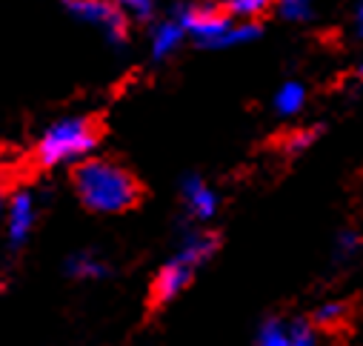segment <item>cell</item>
Masks as SVG:
<instances>
[{"label":"cell","instance_id":"15","mask_svg":"<svg viewBox=\"0 0 363 346\" xmlns=\"http://www.w3.org/2000/svg\"><path fill=\"white\" fill-rule=\"evenodd\" d=\"M118 6L126 12L129 21L135 23H152L157 12V0H118Z\"/></svg>","mask_w":363,"mask_h":346},{"label":"cell","instance_id":"6","mask_svg":"<svg viewBox=\"0 0 363 346\" xmlns=\"http://www.w3.org/2000/svg\"><path fill=\"white\" fill-rule=\"evenodd\" d=\"M35 218H38V206H35L32 192H26V189L12 192L9 212H6V238H9L12 249H21L26 243V238L35 226Z\"/></svg>","mask_w":363,"mask_h":346},{"label":"cell","instance_id":"9","mask_svg":"<svg viewBox=\"0 0 363 346\" xmlns=\"http://www.w3.org/2000/svg\"><path fill=\"white\" fill-rule=\"evenodd\" d=\"M218 235L215 232H206V229H192L184 235V240H180V249H177V261H184L189 267H203L209 257L218 252Z\"/></svg>","mask_w":363,"mask_h":346},{"label":"cell","instance_id":"16","mask_svg":"<svg viewBox=\"0 0 363 346\" xmlns=\"http://www.w3.org/2000/svg\"><path fill=\"white\" fill-rule=\"evenodd\" d=\"M318 135H320V129H295V132H289V135L284 138L281 149H284L286 155H301V152H306V149L318 140Z\"/></svg>","mask_w":363,"mask_h":346},{"label":"cell","instance_id":"8","mask_svg":"<svg viewBox=\"0 0 363 346\" xmlns=\"http://www.w3.org/2000/svg\"><path fill=\"white\" fill-rule=\"evenodd\" d=\"M186 40H189V35H186L184 23H180L177 18L157 21L149 29V55L155 60H166V57H172L180 46H184Z\"/></svg>","mask_w":363,"mask_h":346},{"label":"cell","instance_id":"13","mask_svg":"<svg viewBox=\"0 0 363 346\" xmlns=\"http://www.w3.org/2000/svg\"><path fill=\"white\" fill-rule=\"evenodd\" d=\"M255 343L257 346H289V323H284L278 318H266L257 326Z\"/></svg>","mask_w":363,"mask_h":346},{"label":"cell","instance_id":"17","mask_svg":"<svg viewBox=\"0 0 363 346\" xmlns=\"http://www.w3.org/2000/svg\"><path fill=\"white\" fill-rule=\"evenodd\" d=\"M343 318H346V306L337 303V301H332V303H320V306L315 309L312 323H315V326H323V329H332V326H337Z\"/></svg>","mask_w":363,"mask_h":346},{"label":"cell","instance_id":"20","mask_svg":"<svg viewBox=\"0 0 363 346\" xmlns=\"http://www.w3.org/2000/svg\"><path fill=\"white\" fill-rule=\"evenodd\" d=\"M352 29H354V35L357 38H363V0L354 6V15H352Z\"/></svg>","mask_w":363,"mask_h":346},{"label":"cell","instance_id":"18","mask_svg":"<svg viewBox=\"0 0 363 346\" xmlns=\"http://www.w3.org/2000/svg\"><path fill=\"white\" fill-rule=\"evenodd\" d=\"M289 346H318L315 323H309V320H292L289 323Z\"/></svg>","mask_w":363,"mask_h":346},{"label":"cell","instance_id":"19","mask_svg":"<svg viewBox=\"0 0 363 346\" xmlns=\"http://www.w3.org/2000/svg\"><path fill=\"white\" fill-rule=\"evenodd\" d=\"M360 249H363V238L357 235V232H340L337 235V257L340 261H352L354 255H360Z\"/></svg>","mask_w":363,"mask_h":346},{"label":"cell","instance_id":"7","mask_svg":"<svg viewBox=\"0 0 363 346\" xmlns=\"http://www.w3.org/2000/svg\"><path fill=\"white\" fill-rule=\"evenodd\" d=\"M180 195H184V203H186V209H189L192 218H198V221L215 218V212H218V195H215V189L201 175H186L184 181H180Z\"/></svg>","mask_w":363,"mask_h":346},{"label":"cell","instance_id":"4","mask_svg":"<svg viewBox=\"0 0 363 346\" xmlns=\"http://www.w3.org/2000/svg\"><path fill=\"white\" fill-rule=\"evenodd\" d=\"M69 12L80 23L98 29L109 46H123L129 40V18L118 0H74L69 4Z\"/></svg>","mask_w":363,"mask_h":346},{"label":"cell","instance_id":"10","mask_svg":"<svg viewBox=\"0 0 363 346\" xmlns=\"http://www.w3.org/2000/svg\"><path fill=\"white\" fill-rule=\"evenodd\" d=\"M66 275L74 281H104L109 275V264L95 252H74L66 257Z\"/></svg>","mask_w":363,"mask_h":346},{"label":"cell","instance_id":"12","mask_svg":"<svg viewBox=\"0 0 363 346\" xmlns=\"http://www.w3.org/2000/svg\"><path fill=\"white\" fill-rule=\"evenodd\" d=\"M223 6L229 15H235L238 21H252L257 23V18H263L269 9L278 6V0H223Z\"/></svg>","mask_w":363,"mask_h":346},{"label":"cell","instance_id":"3","mask_svg":"<svg viewBox=\"0 0 363 346\" xmlns=\"http://www.w3.org/2000/svg\"><path fill=\"white\" fill-rule=\"evenodd\" d=\"M101 143V129L86 115H66L55 121L35 143V160L43 169L77 166L92 157Z\"/></svg>","mask_w":363,"mask_h":346},{"label":"cell","instance_id":"14","mask_svg":"<svg viewBox=\"0 0 363 346\" xmlns=\"http://www.w3.org/2000/svg\"><path fill=\"white\" fill-rule=\"evenodd\" d=\"M275 9L286 23H306L315 18V0H278Z\"/></svg>","mask_w":363,"mask_h":346},{"label":"cell","instance_id":"5","mask_svg":"<svg viewBox=\"0 0 363 346\" xmlns=\"http://www.w3.org/2000/svg\"><path fill=\"white\" fill-rule=\"evenodd\" d=\"M192 275H195V267L177 261V257H172L169 264H163V269L155 275L152 281V289H149V303L155 309L172 303L180 292H184L189 284H192Z\"/></svg>","mask_w":363,"mask_h":346},{"label":"cell","instance_id":"21","mask_svg":"<svg viewBox=\"0 0 363 346\" xmlns=\"http://www.w3.org/2000/svg\"><path fill=\"white\" fill-rule=\"evenodd\" d=\"M357 74L363 77V57H360V63H357Z\"/></svg>","mask_w":363,"mask_h":346},{"label":"cell","instance_id":"22","mask_svg":"<svg viewBox=\"0 0 363 346\" xmlns=\"http://www.w3.org/2000/svg\"><path fill=\"white\" fill-rule=\"evenodd\" d=\"M66 4H74V0H66Z\"/></svg>","mask_w":363,"mask_h":346},{"label":"cell","instance_id":"11","mask_svg":"<svg viewBox=\"0 0 363 346\" xmlns=\"http://www.w3.org/2000/svg\"><path fill=\"white\" fill-rule=\"evenodd\" d=\"M303 106H306V86L301 80L281 83L275 98H272V109H275L281 118H295L303 112Z\"/></svg>","mask_w":363,"mask_h":346},{"label":"cell","instance_id":"1","mask_svg":"<svg viewBox=\"0 0 363 346\" xmlns=\"http://www.w3.org/2000/svg\"><path fill=\"white\" fill-rule=\"evenodd\" d=\"M72 186L77 201L98 215H121L138 206L140 201V184L129 169H123L115 160L106 157H89L74 166Z\"/></svg>","mask_w":363,"mask_h":346},{"label":"cell","instance_id":"2","mask_svg":"<svg viewBox=\"0 0 363 346\" xmlns=\"http://www.w3.org/2000/svg\"><path fill=\"white\" fill-rule=\"evenodd\" d=\"M174 18L184 23L189 40L201 49H235L246 46L260 38V26L252 21H238L226 12L223 4H209V0H195L174 9Z\"/></svg>","mask_w":363,"mask_h":346}]
</instances>
